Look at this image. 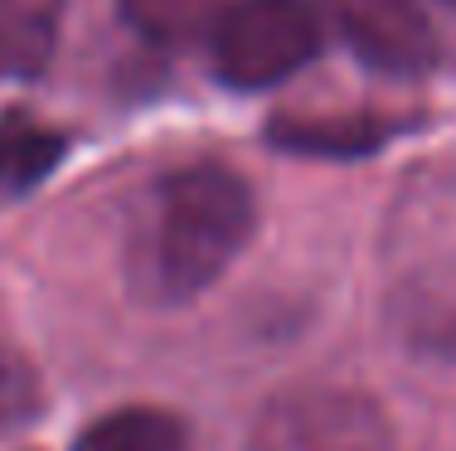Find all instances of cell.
Wrapping results in <instances>:
<instances>
[{
    "label": "cell",
    "instance_id": "cell-2",
    "mask_svg": "<svg viewBox=\"0 0 456 451\" xmlns=\"http://www.w3.org/2000/svg\"><path fill=\"white\" fill-rule=\"evenodd\" d=\"M321 53L316 0H228L209 20V59L228 88L263 93Z\"/></svg>",
    "mask_w": 456,
    "mask_h": 451
},
{
    "label": "cell",
    "instance_id": "cell-7",
    "mask_svg": "<svg viewBox=\"0 0 456 451\" xmlns=\"http://www.w3.org/2000/svg\"><path fill=\"white\" fill-rule=\"evenodd\" d=\"M384 126L364 122V117H350V122H287L273 132L277 146L291 150H325V156H360V150L384 141Z\"/></svg>",
    "mask_w": 456,
    "mask_h": 451
},
{
    "label": "cell",
    "instance_id": "cell-8",
    "mask_svg": "<svg viewBox=\"0 0 456 451\" xmlns=\"http://www.w3.org/2000/svg\"><path fill=\"white\" fill-rule=\"evenodd\" d=\"M126 20L146 39H184L200 20H214V0H122Z\"/></svg>",
    "mask_w": 456,
    "mask_h": 451
},
{
    "label": "cell",
    "instance_id": "cell-3",
    "mask_svg": "<svg viewBox=\"0 0 456 451\" xmlns=\"http://www.w3.org/2000/svg\"><path fill=\"white\" fill-rule=\"evenodd\" d=\"M321 10L369 68L422 78L437 63V29L422 0H321Z\"/></svg>",
    "mask_w": 456,
    "mask_h": 451
},
{
    "label": "cell",
    "instance_id": "cell-4",
    "mask_svg": "<svg viewBox=\"0 0 456 451\" xmlns=\"http://www.w3.org/2000/svg\"><path fill=\"white\" fill-rule=\"evenodd\" d=\"M59 0H0V78H35L53 53Z\"/></svg>",
    "mask_w": 456,
    "mask_h": 451
},
{
    "label": "cell",
    "instance_id": "cell-5",
    "mask_svg": "<svg viewBox=\"0 0 456 451\" xmlns=\"http://www.w3.org/2000/svg\"><path fill=\"white\" fill-rule=\"evenodd\" d=\"M63 160V136L49 132L45 122L25 112L0 117V189L20 195V189L39 185L53 165Z\"/></svg>",
    "mask_w": 456,
    "mask_h": 451
},
{
    "label": "cell",
    "instance_id": "cell-1",
    "mask_svg": "<svg viewBox=\"0 0 456 451\" xmlns=\"http://www.w3.org/2000/svg\"><path fill=\"white\" fill-rule=\"evenodd\" d=\"M253 223V189L233 170L204 160L160 175L126 243V282L136 301L166 310L209 292L248 248Z\"/></svg>",
    "mask_w": 456,
    "mask_h": 451
},
{
    "label": "cell",
    "instance_id": "cell-6",
    "mask_svg": "<svg viewBox=\"0 0 456 451\" xmlns=\"http://www.w3.org/2000/svg\"><path fill=\"white\" fill-rule=\"evenodd\" d=\"M73 451H190L184 423L160 407H122L97 417Z\"/></svg>",
    "mask_w": 456,
    "mask_h": 451
},
{
    "label": "cell",
    "instance_id": "cell-9",
    "mask_svg": "<svg viewBox=\"0 0 456 451\" xmlns=\"http://www.w3.org/2000/svg\"><path fill=\"white\" fill-rule=\"evenodd\" d=\"M452 5H456V0H452Z\"/></svg>",
    "mask_w": 456,
    "mask_h": 451
}]
</instances>
